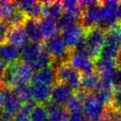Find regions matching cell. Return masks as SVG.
I'll return each instance as SVG.
<instances>
[{
	"mask_svg": "<svg viewBox=\"0 0 121 121\" xmlns=\"http://www.w3.org/2000/svg\"><path fill=\"white\" fill-rule=\"evenodd\" d=\"M21 59L36 71L53 66L52 58L46 50L44 42H30L21 50Z\"/></svg>",
	"mask_w": 121,
	"mask_h": 121,
	"instance_id": "1",
	"label": "cell"
},
{
	"mask_svg": "<svg viewBox=\"0 0 121 121\" xmlns=\"http://www.w3.org/2000/svg\"><path fill=\"white\" fill-rule=\"evenodd\" d=\"M30 66L20 60L16 64L8 66L5 75L0 81L6 89H11L20 86H27L32 82L34 73Z\"/></svg>",
	"mask_w": 121,
	"mask_h": 121,
	"instance_id": "2",
	"label": "cell"
},
{
	"mask_svg": "<svg viewBox=\"0 0 121 121\" xmlns=\"http://www.w3.org/2000/svg\"><path fill=\"white\" fill-rule=\"evenodd\" d=\"M107 30L102 27L86 29V33L81 46L95 60L101 55Z\"/></svg>",
	"mask_w": 121,
	"mask_h": 121,
	"instance_id": "3",
	"label": "cell"
},
{
	"mask_svg": "<svg viewBox=\"0 0 121 121\" xmlns=\"http://www.w3.org/2000/svg\"><path fill=\"white\" fill-rule=\"evenodd\" d=\"M56 81L66 84L74 92L81 91L82 74L75 69L69 61L57 64L54 67Z\"/></svg>",
	"mask_w": 121,
	"mask_h": 121,
	"instance_id": "4",
	"label": "cell"
},
{
	"mask_svg": "<svg viewBox=\"0 0 121 121\" xmlns=\"http://www.w3.org/2000/svg\"><path fill=\"white\" fill-rule=\"evenodd\" d=\"M83 11L81 24L86 29L101 27L102 24V2L99 1H81Z\"/></svg>",
	"mask_w": 121,
	"mask_h": 121,
	"instance_id": "5",
	"label": "cell"
},
{
	"mask_svg": "<svg viewBox=\"0 0 121 121\" xmlns=\"http://www.w3.org/2000/svg\"><path fill=\"white\" fill-rule=\"evenodd\" d=\"M68 61L82 75L91 74L95 71V60L81 46L71 51Z\"/></svg>",
	"mask_w": 121,
	"mask_h": 121,
	"instance_id": "6",
	"label": "cell"
},
{
	"mask_svg": "<svg viewBox=\"0 0 121 121\" xmlns=\"http://www.w3.org/2000/svg\"><path fill=\"white\" fill-rule=\"evenodd\" d=\"M47 53L51 56L53 64L57 65L60 63L68 61L71 50L66 45L62 37L57 35L51 39L44 42Z\"/></svg>",
	"mask_w": 121,
	"mask_h": 121,
	"instance_id": "7",
	"label": "cell"
},
{
	"mask_svg": "<svg viewBox=\"0 0 121 121\" xmlns=\"http://www.w3.org/2000/svg\"><path fill=\"white\" fill-rule=\"evenodd\" d=\"M121 49V29L117 25L108 29L106 32L104 47L100 56L117 60Z\"/></svg>",
	"mask_w": 121,
	"mask_h": 121,
	"instance_id": "8",
	"label": "cell"
},
{
	"mask_svg": "<svg viewBox=\"0 0 121 121\" xmlns=\"http://www.w3.org/2000/svg\"><path fill=\"white\" fill-rule=\"evenodd\" d=\"M121 24V1L102 2V24L105 30Z\"/></svg>",
	"mask_w": 121,
	"mask_h": 121,
	"instance_id": "9",
	"label": "cell"
},
{
	"mask_svg": "<svg viewBox=\"0 0 121 121\" xmlns=\"http://www.w3.org/2000/svg\"><path fill=\"white\" fill-rule=\"evenodd\" d=\"M85 33H86V28L81 24V22H79L61 30L60 36L62 37L67 47L71 51L76 48L82 42Z\"/></svg>",
	"mask_w": 121,
	"mask_h": 121,
	"instance_id": "10",
	"label": "cell"
},
{
	"mask_svg": "<svg viewBox=\"0 0 121 121\" xmlns=\"http://www.w3.org/2000/svg\"><path fill=\"white\" fill-rule=\"evenodd\" d=\"M95 72L99 75L101 81L110 85L111 80L118 66L117 60L99 56L97 60H95Z\"/></svg>",
	"mask_w": 121,
	"mask_h": 121,
	"instance_id": "11",
	"label": "cell"
},
{
	"mask_svg": "<svg viewBox=\"0 0 121 121\" xmlns=\"http://www.w3.org/2000/svg\"><path fill=\"white\" fill-rule=\"evenodd\" d=\"M105 108L95 93L86 94L83 101V110L88 120L100 116L104 112Z\"/></svg>",
	"mask_w": 121,
	"mask_h": 121,
	"instance_id": "12",
	"label": "cell"
},
{
	"mask_svg": "<svg viewBox=\"0 0 121 121\" xmlns=\"http://www.w3.org/2000/svg\"><path fill=\"white\" fill-rule=\"evenodd\" d=\"M74 93L75 92L72 91V89L66 84L56 81L52 87L50 102L57 104V105L66 107Z\"/></svg>",
	"mask_w": 121,
	"mask_h": 121,
	"instance_id": "13",
	"label": "cell"
},
{
	"mask_svg": "<svg viewBox=\"0 0 121 121\" xmlns=\"http://www.w3.org/2000/svg\"><path fill=\"white\" fill-rule=\"evenodd\" d=\"M33 100L38 104L47 105L51 101L53 86L46 83L32 81L30 85Z\"/></svg>",
	"mask_w": 121,
	"mask_h": 121,
	"instance_id": "14",
	"label": "cell"
},
{
	"mask_svg": "<svg viewBox=\"0 0 121 121\" xmlns=\"http://www.w3.org/2000/svg\"><path fill=\"white\" fill-rule=\"evenodd\" d=\"M17 9L22 11L28 18L40 19L43 12L44 2L33 1V0H23L16 2Z\"/></svg>",
	"mask_w": 121,
	"mask_h": 121,
	"instance_id": "15",
	"label": "cell"
},
{
	"mask_svg": "<svg viewBox=\"0 0 121 121\" xmlns=\"http://www.w3.org/2000/svg\"><path fill=\"white\" fill-rule=\"evenodd\" d=\"M0 57L8 66H10L20 61L21 50L19 47L5 42L0 44Z\"/></svg>",
	"mask_w": 121,
	"mask_h": 121,
	"instance_id": "16",
	"label": "cell"
},
{
	"mask_svg": "<svg viewBox=\"0 0 121 121\" xmlns=\"http://www.w3.org/2000/svg\"><path fill=\"white\" fill-rule=\"evenodd\" d=\"M6 42L19 47H24L30 42L23 26L12 27L9 28Z\"/></svg>",
	"mask_w": 121,
	"mask_h": 121,
	"instance_id": "17",
	"label": "cell"
},
{
	"mask_svg": "<svg viewBox=\"0 0 121 121\" xmlns=\"http://www.w3.org/2000/svg\"><path fill=\"white\" fill-rule=\"evenodd\" d=\"M22 104L23 103L20 100V99L17 97L13 90L6 89L3 110L15 117L21 109V108L22 107Z\"/></svg>",
	"mask_w": 121,
	"mask_h": 121,
	"instance_id": "18",
	"label": "cell"
},
{
	"mask_svg": "<svg viewBox=\"0 0 121 121\" xmlns=\"http://www.w3.org/2000/svg\"><path fill=\"white\" fill-rule=\"evenodd\" d=\"M27 35L30 42H45L42 33L40 25V19L27 18L23 25Z\"/></svg>",
	"mask_w": 121,
	"mask_h": 121,
	"instance_id": "19",
	"label": "cell"
},
{
	"mask_svg": "<svg viewBox=\"0 0 121 121\" xmlns=\"http://www.w3.org/2000/svg\"><path fill=\"white\" fill-rule=\"evenodd\" d=\"M40 25L44 41H47L55 36L59 35L60 28L58 21L42 17V19H40Z\"/></svg>",
	"mask_w": 121,
	"mask_h": 121,
	"instance_id": "20",
	"label": "cell"
},
{
	"mask_svg": "<svg viewBox=\"0 0 121 121\" xmlns=\"http://www.w3.org/2000/svg\"><path fill=\"white\" fill-rule=\"evenodd\" d=\"M63 14L62 2L60 1H49L44 2L42 17L58 21Z\"/></svg>",
	"mask_w": 121,
	"mask_h": 121,
	"instance_id": "21",
	"label": "cell"
},
{
	"mask_svg": "<svg viewBox=\"0 0 121 121\" xmlns=\"http://www.w3.org/2000/svg\"><path fill=\"white\" fill-rule=\"evenodd\" d=\"M100 82V78L95 71L91 74L82 75L81 91L86 94L95 93L99 88Z\"/></svg>",
	"mask_w": 121,
	"mask_h": 121,
	"instance_id": "22",
	"label": "cell"
},
{
	"mask_svg": "<svg viewBox=\"0 0 121 121\" xmlns=\"http://www.w3.org/2000/svg\"><path fill=\"white\" fill-rule=\"evenodd\" d=\"M50 114V121H71L70 113L65 106H60L49 102L47 104Z\"/></svg>",
	"mask_w": 121,
	"mask_h": 121,
	"instance_id": "23",
	"label": "cell"
},
{
	"mask_svg": "<svg viewBox=\"0 0 121 121\" xmlns=\"http://www.w3.org/2000/svg\"><path fill=\"white\" fill-rule=\"evenodd\" d=\"M32 81L46 83V84L54 86V84L57 81L54 67L51 66V67H47L45 68V69L36 71V73H34Z\"/></svg>",
	"mask_w": 121,
	"mask_h": 121,
	"instance_id": "24",
	"label": "cell"
},
{
	"mask_svg": "<svg viewBox=\"0 0 121 121\" xmlns=\"http://www.w3.org/2000/svg\"><path fill=\"white\" fill-rule=\"evenodd\" d=\"M62 7L63 13L74 16L81 22L84 9L81 5V1H63Z\"/></svg>",
	"mask_w": 121,
	"mask_h": 121,
	"instance_id": "25",
	"label": "cell"
},
{
	"mask_svg": "<svg viewBox=\"0 0 121 121\" xmlns=\"http://www.w3.org/2000/svg\"><path fill=\"white\" fill-rule=\"evenodd\" d=\"M17 10V4L13 1L0 0V22H7Z\"/></svg>",
	"mask_w": 121,
	"mask_h": 121,
	"instance_id": "26",
	"label": "cell"
},
{
	"mask_svg": "<svg viewBox=\"0 0 121 121\" xmlns=\"http://www.w3.org/2000/svg\"><path fill=\"white\" fill-rule=\"evenodd\" d=\"M31 121H50V114L47 105L36 104L31 114Z\"/></svg>",
	"mask_w": 121,
	"mask_h": 121,
	"instance_id": "27",
	"label": "cell"
},
{
	"mask_svg": "<svg viewBox=\"0 0 121 121\" xmlns=\"http://www.w3.org/2000/svg\"><path fill=\"white\" fill-rule=\"evenodd\" d=\"M13 92L17 95V97L20 99L23 104L33 101V97H32V93L31 91L30 86H20L13 89Z\"/></svg>",
	"mask_w": 121,
	"mask_h": 121,
	"instance_id": "28",
	"label": "cell"
},
{
	"mask_svg": "<svg viewBox=\"0 0 121 121\" xmlns=\"http://www.w3.org/2000/svg\"><path fill=\"white\" fill-rule=\"evenodd\" d=\"M35 105L36 104L33 101L23 104L19 112L15 116L14 121H31V114Z\"/></svg>",
	"mask_w": 121,
	"mask_h": 121,
	"instance_id": "29",
	"label": "cell"
},
{
	"mask_svg": "<svg viewBox=\"0 0 121 121\" xmlns=\"http://www.w3.org/2000/svg\"><path fill=\"white\" fill-rule=\"evenodd\" d=\"M28 17L22 12V11L17 9L12 16L7 21V24L9 27H18V26H23L25 22Z\"/></svg>",
	"mask_w": 121,
	"mask_h": 121,
	"instance_id": "30",
	"label": "cell"
},
{
	"mask_svg": "<svg viewBox=\"0 0 121 121\" xmlns=\"http://www.w3.org/2000/svg\"><path fill=\"white\" fill-rule=\"evenodd\" d=\"M69 113L71 121H88L83 110V108L72 109V110H70Z\"/></svg>",
	"mask_w": 121,
	"mask_h": 121,
	"instance_id": "31",
	"label": "cell"
},
{
	"mask_svg": "<svg viewBox=\"0 0 121 121\" xmlns=\"http://www.w3.org/2000/svg\"><path fill=\"white\" fill-rule=\"evenodd\" d=\"M104 113L108 116L109 121H121V111L114 109L113 106L106 107Z\"/></svg>",
	"mask_w": 121,
	"mask_h": 121,
	"instance_id": "32",
	"label": "cell"
},
{
	"mask_svg": "<svg viewBox=\"0 0 121 121\" xmlns=\"http://www.w3.org/2000/svg\"><path fill=\"white\" fill-rule=\"evenodd\" d=\"M111 86L114 91L121 90V66H118L110 82Z\"/></svg>",
	"mask_w": 121,
	"mask_h": 121,
	"instance_id": "33",
	"label": "cell"
},
{
	"mask_svg": "<svg viewBox=\"0 0 121 121\" xmlns=\"http://www.w3.org/2000/svg\"><path fill=\"white\" fill-rule=\"evenodd\" d=\"M111 106H113L114 109L121 111V90L114 91Z\"/></svg>",
	"mask_w": 121,
	"mask_h": 121,
	"instance_id": "34",
	"label": "cell"
},
{
	"mask_svg": "<svg viewBox=\"0 0 121 121\" xmlns=\"http://www.w3.org/2000/svg\"><path fill=\"white\" fill-rule=\"evenodd\" d=\"M9 25L5 22H0V44L6 42L7 34L9 32Z\"/></svg>",
	"mask_w": 121,
	"mask_h": 121,
	"instance_id": "35",
	"label": "cell"
},
{
	"mask_svg": "<svg viewBox=\"0 0 121 121\" xmlns=\"http://www.w3.org/2000/svg\"><path fill=\"white\" fill-rule=\"evenodd\" d=\"M7 68L8 66L6 65V63L4 62V60H3V59L0 57V81H1V80L3 79L4 76L5 75Z\"/></svg>",
	"mask_w": 121,
	"mask_h": 121,
	"instance_id": "36",
	"label": "cell"
},
{
	"mask_svg": "<svg viewBox=\"0 0 121 121\" xmlns=\"http://www.w3.org/2000/svg\"><path fill=\"white\" fill-rule=\"evenodd\" d=\"M5 91H6V88H4L2 85L0 84V109H1V108H3V105H4Z\"/></svg>",
	"mask_w": 121,
	"mask_h": 121,
	"instance_id": "37",
	"label": "cell"
},
{
	"mask_svg": "<svg viewBox=\"0 0 121 121\" xmlns=\"http://www.w3.org/2000/svg\"><path fill=\"white\" fill-rule=\"evenodd\" d=\"M88 121H109V118H108V116L106 115L105 113L104 112L100 116H99V117L90 119V120H88Z\"/></svg>",
	"mask_w": 121,
	"mask_h": 121,
	"instance_id": "38",
	"label": "cell"
},
{
	"mask_svg": "<svg viewBox=\"0 0 121 121\" xmlns=\"http://www.w3.org/2000/svg\"><path fill=\"white\" fill-rule=\"evenodd\" d=\"M117 64H118V66H121V49H120V52H119V56H118V58H117Z\"/></svg>",
	"mask_w": 121,
	"mask_h": 121,
	"instance_id": "39",
	"label": "cell"
},
{
	"mask_svg": "<svg viewBox=\"0 0 121 121\" xmlns=\"http://www.w3.org/2000/svg\"><path fill=\"white\" fill-rule=\"evenodd\" d=\"M119 26H120V29H121V24H120V25H119Z\"/></svg>",
	"mask_w": 121,
	"mask_h": 121,
	"instance_id": "40",
	"label": "cell"
}]
</instances>
